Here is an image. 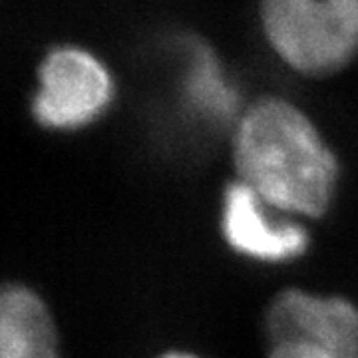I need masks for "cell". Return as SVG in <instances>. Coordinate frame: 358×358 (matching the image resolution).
Masks as SVG:
<instances>
[{"label": "cell", "mask_w": 358, "mask_h": 358, "mask_svg": "<svg viewBox=\"0 0 358 358\" xmlns=\"http://www.w3.org/2000/svg\"><path fill=\"white\" fill-rule=\"evenodd\" d=\"M0 358H62L50 310L26 285H0Z\"/></svg>", "instance_id": "6"}, {"label": "cell", "mask_w": 358, "mask_h": 358, "mask_svg": "<svg viewBox=\"0 0 358 358\" xmlns=\"http://www.w3.org/2000/svg\"><path fill=\"white\" fill-rule=\"evenodd\" d=\"M159 358H199V357L189 355V352H179V350H173V352H166V355H162Z\"/></svg>", "instance_id": "9"}, {"label": "cell", "mask_w": 358, "mask_h": 358, "mask_svg": "<svg viewBox=\"0 0 358 358\" xmlns=\"http://www.w3.org/2000/svg\"><path fill=\"white\" fill-rule=\"evenodd\" d=\"M185 100L195 115L209 124H223L237 108V94L227 82L217 58L205 46H195L183 80Z\"/></svg>", "instance_id": "7"}, {"label": "cell", "mask_w": 358, "mask_h": 358, "mask_svg": "<svg viewBox=\"0 0 358 358\" xmlns=\"http://www.w3.org/2000/svg\"><path fill=\"white\" fill-rule=\"evenodd\" d=\"M114 98V80L100 58L78 46L52 48L38 66L30 110L52 131H74L102 117Z\"/></svg>", "instance_id": "3"}, {"label": "cell", "mask_w": 358, "mask_h": 358, "mask_svg": "<svg viewBox=\"0 0 358 358\" xmlns=\"http://www.w3.org/2000/svg\"><path fill=\"white\" fill-rule=\"evenodd\" d=\"M271 209L241 181L227 185L221 229L233 251L259 263H285L307 251V229L291 219L271 215Z\"/></svg>", "instance_id": "5"}, {"label": "cell", "mask_w": 358, "mask_h": 358, "mask_svg": "<svg viewBox=\"0 0 358 358\" xmlns=\"http://www.w3.org/2000/svg\"><path fill=\"white\" fill-rule=\"evenodd\" d=\"M336 22L358 44V0H324Z\"/></svg>", "instance_id": "8"}, {"label": "cell", "mask_w": 358, "mask_h": 358, "mask_svg": "<svg viewBox=\"0 0 358 358\" xmlns=\"http://www.w3.org/2000/svg\"><path fill=\"white\" fill-rule=\"evenodd\" d=\"M239 181L285 215L319 217L333 201L338 162L307 115L267 98L247 110L235 129Z\"/></svg>", "instance_id": "1"}, {"label": "cell", "mask_w": 358, "mask_h": 358, "mask_svg": "<svg viewBox=\"0 0 358 358\" xmlns=\"http://www.w3.org/2000/svg\"><path fill=\"white\" fill-rule=\"evenodd\" d=\"M263 26L277 54L303 74L336 72L358 50L324 0H263Z\"/></svg>", "instance_id": "4"}, {"label": "cell", "mask_w": 358, "mask_h": 358, "mask_svg": "<svg viewBox=\"0 0 358 358\" xmlns=\"http://www.w3.org/2000/svg\"><path fill=\"white\" fill-rule=\"evenodd\" d=\"M265 333L281 358H358V307L341 296L282 291L268 307Z\"/></svg>", "instance_id": "2"}]
</instances>
